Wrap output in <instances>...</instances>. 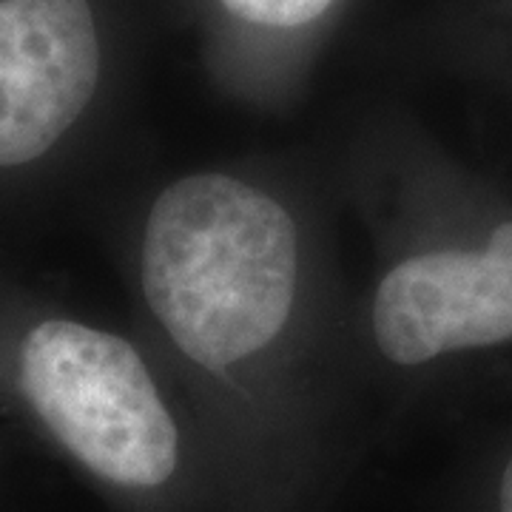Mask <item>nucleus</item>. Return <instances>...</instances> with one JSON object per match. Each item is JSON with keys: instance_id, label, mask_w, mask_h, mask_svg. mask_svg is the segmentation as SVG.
<instances>
[{"instance_id": "obj_1", "label": "nucleus", "mask_w": 512, "mask_h": 512, "mask_svg": "<svg viewBox=\"0 0 512 512\" xmlns=\"http://www.w3.org/2000/svg\"><path fill=\"white\" fill-rule=\"evenodd\" d=\"M342 231L325 165H200L123 202L128 325L183 393L231 512H328L359 467Z\"/></svg>"}, {"instance_id": "obj_2", "label": "nucleus", "mask_w": 512, "mask_h": 512, "mask_svg": "<svg viewBox=\"0 0 512 512\" xmlns=\"http://www.w3.org/2000/svg\"><path fill=\"white\" fill-rule=\"evenodd\" d=\"M342 220L370 239V271L353 279L365 393L387 376L512 342V217L490 222L476 239L419 237L370 214Z\"/></svg>"}, {"instance_id": "obj_3", "label": "nucleus", "mask_w": 512, "mask_h": 512, "mask_svg": "<svg viewBox=\"0 0 512 512\" xmlns=\"http://www.w3.org/2000/svg\"><path fill=\"white\" fill-rule=\"evenodd\" d=\"M106 80L92 0H0V174L55 157Z\"/></svg>"}, {"instance_id": "obj_4", "label": "nucleus", "mask_w": 512, "mask_h": 512, "mask_svg": "<svg viewBox=\"0 0 512 512\" xmlns=\"http://www.w3.org/2000/svg\"><path fill=\"white\" fill-rule=\"evenodd\" d=\"M220 9L256 32H302L328 15L336 0H217Z\"/></svg>"}, {"instance_id": "obj_5", "label": "nucleus", "mask_w": 512, "mask_h": 512, "mask_svg": "<svg viewBox=\"0 0 512 512\" xmlns=\"http://www.w3.org/2000/svg\"><path fill=\"white\" fill-rule=\"evenodd\" d=\"M473 507V512H512V450L498 461L495 473L484 487V495Z\"/></svg>"}]
</instances>
